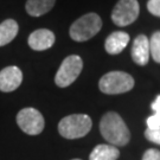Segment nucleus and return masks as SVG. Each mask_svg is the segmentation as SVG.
<instances>
[{
    "mask_svg": "<svg viewBox=\"0 0 160 160\" xmlns=\"http://www.w3.org/2000/svg\"><path fill=\"white\" fill-rule=\"evenodd\" d=\"M102 137L113 146H126L131 140V132L126 122L115 112H108L100 121Z\"/></svg>",
    "mask_w": 160,
    "mask_h": 160,
    "instance_id": "obj_1",
    "label": "nucleus"
},
{
    "mask_svg": "<svg viewBox=\"0 0 160 160\" xmlns=\"http://www.w3.org/2000/svg\"><path fill=\"white\" fill-rule=\"evenodd\" d=\"M56 0H28L25 10L31 17H40L53 8Z\"/></svg>",
    "mask_w": 160,
    "mask_h": 160,
    "instance_id": "obj_13",
    "label": "nucleus"
},
{
    "mask_svg": "<svg viewBox=\"0 0 160 160\" xmlns=\"http://www.w3.org/2000/svg\"><path fill=\"white\" fill-rule=\"evenodd\" d=\"M102 28L101 17L96 13H87L75 20L70 26L69 34L75 42H87L96 36Z\"/></svg>",
    "mask_w": 160,
    "mask_h": 160,
    "instance_id": "obj_2",
    "label": "nucleus"
},
{
    "mask_svg": "<svg viewBox=\"0 0 160 160\" xmlns=\"http://www.w3.org/2000/svg\"><path fill=\"white\" fill-rule=\"evenodd\" d=\"M145 137L151 142L160 145V127H158V128H147L145 131Z\"/></svg>",
    "mask_w": 160,
    "mask_h": 160,
    "instance_id": "obj_17",
    "label": "nucleus"
},
{
    "mask_svg": "<svg viewBox=\"0 0 160 160\" xmlns=\"http://www.w3.org/2000/svg\"><path fill=\"white\" fill-rule=\"evenodd\" d=\"M149 53L154 62L160 64V31H155L149 39Z\"/></svg>",
    "mask_w": 160,
    "mask_h": 160,
    "instance_id": "obj_16",
    "label": "nucleus"
},
{
    "mask_svg": "<svg viewBox=\"0 0 160 160\" xmlns=\"http://www.w3.org/2000/svg\"><path fill=\"white\" fill-rule=\"evenodd\" d=\"M120 155V151L116 146L101 143L97 145L95 148L92 151L89 155V160H118Z\"/></svg>",
    "mask_w": 160,
    "mask_h": 160,
    "instance_id": "obj_12",
    "label": "nucleus"
},
{
    "mask_svg": "<svg viewBox=\"0 0 160 160\" xmlns=\"http://www.w3.org/2000/svg\"><path fill=\"white\" fill-rule=\"evenodd\" d=\"M151 108L154 113L146 120L147 128H158L160 127V95H158L154 102L151 104Z\"/></svg>",
    "mask_w": 160,
    "mask_h": 160,
    "instance_id": "obj_15",
    "label": "nucleus"
},
{
    "mask_svg": "<svg viewBox=\"0 0 160 160\" xmlns=\"http://www.w3.org/2000/svg\"><path fill=\"white\" fill-rule=\"evenodd\" d=\"M139 12L138 0H119L112 11V20L116 26H127L137 20Z\"/></svg>",
    "mask_w": 160,
    "mask_h": 160,
    "instance_id": "obj_7",
    "label": "nucleus"
},
{
    "mask_svg": "<svg viewBox=\"0 0 160 160\" xmlns=\"http://www.w3.org/2000/svg\"><path fill=\"white\" fill-rule=\"evenodd\" d=\"M17 123L19 128L29 135H38L43 132L45 126V121L42 113L31 107L22 109L18 113Z\"/></svg>",
    "mask_w": 160,
    "mask_h": 160,
    "instance_id": "obj_6",
    "label": "nucleus"
},
{
    "mask_svg": "<svg viewBox=\"0 0 160 160\" xmlns=\"http://www.w3.org/2000/svg\"><path fill=\"white\" fill-rule=\"evenodd\" d=\"M129 34L123 31H116L110 33L104 42V49L109 55H119L125 50L129 43Z\"/></svg>",
    "mask_w": 160,
    "mask_h": 160,
    "instance_id": "obj_11",
    "label": "nucleus"
},
{
    "mask_svg": "<svg viewBox=\"0 0 160 160\" xmlns=\"http://www.w3.org/2000/svg\"><path fill=\"white\" fill-rule=\"evenodd\" d=\"M147 10L155 17H160V0H148Z\"/></svg>",
    "mask_w": 160,
    "mask_h": 160,
    "instance_id": "obj_18",
    "label": "nucleus"
},
{
    "mask_svg": "<svg viewBox=\"0 0 160 160\" xmlns=\"http://www.w3.org/2000/svg\"><path fill=\"white\" fill-rule=\"evenodd\" d=\"M92 122L87 114H71L63 118L58 123V132L65 139H80L90 132Z\"/></svg>",
    "mask_w": 160,
    "mask_h": 160,
    "instance_id": "obj_3",
    "label": "nucleus"
},
{
    "mask_svg": "<svg viewBox=\"0 0 160 160\" xmlns=\"http://www.w3.org/2000/svg\"><path fill=\"white\" fill-rule=\"evenodd\" d=\"M71 160H81V159H71Z\"/></svg>",
    "mask_w": 160,
    "mask_h": 160,
    "instance_id": "obj_20",
    "label": "nucleus"
},
{
    "mask_svg": "<svg viewBox=\"0 0 160 160\" xmlns=\"http://www.w3.org/2000/svg\"><path fill=\"white\" fill-rule=\"evenodd\" d=\"M56 37L52 31L48 29H38L29 36V46L34 51H44L55 44Z\"/></svg>",
    "mask_w": 160,
    "mask_h": 160,
    "instance_id": "obj_9",
    "label": "nucleus"
},
{
    "mask_svg": "<svg viewBox=\"0 0 160 160\" xmlns=\"http://www.w3.org/2000/svg\"><path fill=\"white\" fill-rule=\"evenodd\" d=\"M132 59L138 65H146L149 61V39L145 34L135 37L132 45Z\"/></svg>",
    "mask_w": 160,
    "mask_h": 160,
    "instance_id": "obj_10",
    "label": "nucleus"
},
{
    "mask_svg": "<svg viewBox=\"0 0 160 160\" xmlns=\"http://www.w3.org/2000/svg\"><path fill=\"white\" fill-rule=\"evenodd\" d=\"M23 82V72L18 67H6L0 70V90L4 92H14Z\"/></svg>",
    "mask_w": 160,
    "mask_h": 160,
    "instance_id": "obj_8",
    "label": "nucleus"
},
{
    "mask_svg": "<svg viewBox=\"0 0 160 160\" xmlns=\"http://www.w3.org/2000/svg\"><path fill=\"white\" fill-rule=\"evenodd\" d=\"M134 78L125 71H110L103 75L98 81V88L103 94L118 95L132 90Z\"/></svg>",
    "mask_w": 160,
    "mask_h": 160,
    "instance_id": "obj_4",
    "label": "nucleus"
},
{
    "mask_svg": "<svg viewBox=\"0 0 160 160\" xmlns=\"http://www.w3.org/2000/svg\"><path fill=\"white\" fill-rule=\"evenodd\" d=\"M142 160H160V151L155 148L147 149L142 155Z\"/></svg>",
    "mask_w": 160,
    "mask_h": 160,
    "instance_id": "obj_19",
    "label": "nucleus"
},
{
    "mask_svg": "<svg viewBox=\"0 0 160 160\" xmlns=\"http://www.w3.org/2000/svg\"><path fill=\"white\" fill-rule=\"evenodd\" d=\"M19 26L18 23L13 19H6L0 24V46L10 44L17 37Z\"/></svg>",
    "mask_w": 160,
    "mask_h": 160,
    "instance_id": "obj_14",
    "label": "nucleus"
},
{
    "mask_svg": "<svg viewBox=\"0 0 160 160\" xmlns=\"http://www.w3.org/2000/svg\"><path fill=\"white\" fill-rule=\"evenodd\" d=\"M83 69V61L77 55H71L64 59L55 76V83L59 88H67L72 84Z\"/></svg>",
    "mask_w": 160,
    "mask_h": 160,
    "instance_id": "obj_5",
    "label": "nucleus"
}]
</instances>
